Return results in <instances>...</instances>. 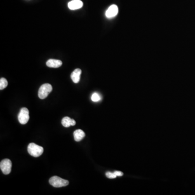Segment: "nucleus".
<instances>
[{
	"mask_svg": "<svg viewBox=\"0 0 195 195\" xmlns=\"http://www.w3.org/2000/svg\"><path fill=\"white\" fill-rule=\"evenodd\" d=\"M28 152L31 156L38 157L43 153V148L34 143H31L28 146Z\"/></svg>",
	"mask_w": 195,
	"mask_h": 195,
	"instance_id": "f257e3e1",
	"label": "nucleus"
},
{
	"mask_svg": "<svg viewBox=\"0 0 195 195\" xmlns=\"http://www.w3.org/2000/svg\"><path fill=\"white\" fill-rule=\"evenodd\" d=\"M49 182L51 186H52L55 188L64 187V186H68L69 184V182L67 180L55 176L51 177L49 180Z\"/></svg>",
	"mask_w": 195,
	"mask_h": 195,
	"instance_id": "f03ea898",
	"label": "nucleus"
},
{
	"mask_svg": "<svg viewBox=\"0 0 195 195\" xmlns=\"http://www.w3.org/2000/svg\"><path fill=\"white\" fill-rule=\"evenodd\" d=\"M52 86L50 83H45L41 86L38 92L39 97L41 99H44L47 97L48 95L52 92Z\"/></svg>",
	"mask_w": 195,
	"mask_h": 195,
	"instance_id": "7ed1b4c3",
	"label": "nucleus"
},
{
	"mask_svg": "<svg viewBox=\"0 0 195 195\" xmlns=\"http://www.w3.org/2000/svg\"><path fill=\"white\" fill-rule=\"evenodd\" d=\"M12 162L9 159H5L0 163V169L5 175H8L12 170Z\"/></svg>",
	"mask_w": 195,
	"mask_h": 195,
	"instance_id": "20e7f679",
	"label": "nucleus"
},
{
	"mask_svg": "<svg viewBox=\"0 0 195 195\" xmlns=\"http://www.w3.org/2000/svg\"><path fill=\"white\" fill-rule=\"evenodd\" d=\"M18 119L20 124L23 125L27 124L29 119L28 109L26 107L22 108L18 116Z\"/></svg>",
	"mask_w": 195,
	"mask_h": 195,
	"instance_id": "39448f33",
	"label": "nucleus"
},
{
	"mask_svg": "<svg viewBox=\"0 0 195 195\" xmlns=\"http://www.w3.org/2000/svg\"><path fill=\"white\" fill-rule=\"evenodd\" d=\"M118 13V8L116 5H111L108 9H107L105 15L106 17L109 19H111L112 17L117 16V15Z\"/></svg>",
	"mask_w": 195,
	"mask_h": 195,
	"instance_id": "423d86ee",
	"label": "nucleus"
},
{
	"mask_svg": "<svg viewBox=\"0 0 195 195\" xmlns=\"http://www.w3.org/2000/svg\"><path fill=\"white\" fill-rule=\"evenodd\" d=\"M83 6V3L81 0H72L68 3L69 9L76 10L80 9Z\"/></svg>",
	"mask_w": 195,
	"mask_h": 195,
	"instance_id": "0eeeda50",
	"label": "nucleus"
},
{
	"mask_svg": "<svg viewBox=\"0 0 195 195\" xmlns=\"http://www.w3.org/2000/svg\"><path fill=\"white\" fill-rule=\"evenodd\" d=\"M62 64V61L59 60L50 59L46 62V65L50 68H59Z\"/></svg>",
	"mask_w": 195,
	"mask_h": 195,
	"instance_id": "6e6552de",
	"label": "nucleus"
},
{
	"mask_svg": "<svg viewBox=\"0 0 195 195\" xmlns=\"http://www.w3.org/2000/svg\"><path fill=\"white\" fill-rule=\"evenodd\" d=\"M81 74V70L79 68H77L74 70V71L72 72L71 77L72 81L74 82V83H78L80 79V75Z\"/></svg>",
	"mask_w": 195,
	"mask_h": 195,
	"instance_id": "1a4fd4ad",
	"label": "nucleus"
},
{
	"mask_svg": "<svg viewBox=\"0 0 195 195\" xmlns=\"http://www.w3.org/2000/svg\"><path fill=\"white\" fill-rule=\"evenodd\" d=\"M61 123L65 127H69V126H74L76 124V122L74 119H71L68 117H65L62 119Z\"/></svg>",
	"mask_w": 195,
	"mask_h": 195,
	"instance_id": "9d476101",
	"label": "nucleus"
},
{
	"mask_svg": "<svg viewBox=\"0 0 195 195\" xmlns=\"http://www.w3.org/2000/svg\"><path fill=\"white\" fill-rule=\"evenodd\" d=\"M74 140L76 142H80L83 139L85 136V133L80 129L76 130L73 133Z\"/></svg>",
	"mask_w": 195,
	"mask_h": 195,
	"instance_id": "9b49d317",
	"label": "nucleus"
},
{
	"mask_svg": "<svg viewBox=\"0 0 195 195\" xmlns=\"http://www.w3.org/2000/svg\"><path fill=\"white\" fill-rule=\"evenodd\" d=\"M8 86V81L6 79L2 78L0 79V90H2Z\"/></svg>",
	"mask_w": 195,
	"mask_h": 195,
	"instance_id": "f8f14e48",
	"label": "nucleus"
},
{
	"mask_svg": "<svg viewBox=\"0 0 195 195\" xmlns=\"http://www.w3.org/2000/svg\"><path fill=\"white\" fill-rule=\"evenodd\" d=\"M91 99L94 102H98V101H100V99H101V97H100V95L98 93H93L92 95Z\"/></svg>",
	"mask_w": 195,
	"mask_h": 195,
	"instance_id": "ddd939ff",
	"label": "nucleus"
},
{
	"mask_svg": "<svg viewBox=\"0 0 195 195\" xmlns=\"http://www.w3.org/2000/svg\"><path fill=\"white\" fill-rule=\"evenodd\" d=\"M106 176L107 178L111 179L115 178L117 177V176L116 175V174H114V172L112 173L111 172H107L106 173Z\"/></svg>",
	"mask_w": 195,
	"mask_h": 195,
	"instance_id": "4468645a",
	"label": "nucleus"
},
{
	"mask_svg": "<svg viewBox=\"0 0 195 195\" xmlns=\"http://www.w3.org/2000/svg\"><path fill=\"white\" fill-rule=\"evenodd\" d=\"M114 173L117 176H122L123 175V173L122 172L119 171H115Z\"/></svg>",
	"mask_w": 195,
	"mask_h": 195,
	"instance_id": "2eb2a0df",
	"label": "nucleus"
}]
</instances>
